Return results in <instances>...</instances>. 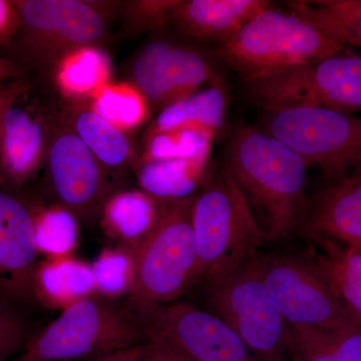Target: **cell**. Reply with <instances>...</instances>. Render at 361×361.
Here are the masks:
<instances>
[{
	"instance_id": "cell-1",
	"label": "cell",
	"mask_w": 361,
	"mask_h": 361,
	"mask_svg": "<svg viewBox=\"0 0 361 361\" xmlns=\"http://www.w3.org/2000/svg\"><path fill=\"white\" fill-rule=\"evenodd\" d=\"M228 165L247 200L265 215L266 241L285 238L305 205L308 165L269 133L244 129L235 135Z\"/></svg>"
},
{
	"instance_id": "cell-2",
	"label": "cell",
	"mask_w": 361,
	"mask_h": 361,
	"mask_svg": "<svg viewBox=\"0 0 361 361\" xmlns=\"http://www.w3.org/2000/svg\"><path fill=\"white\" fill-rule=\"evenodd\" d=\"M148 341L129 303L97 292L71 304L35 334L13 361H90Z\"/></svg>"
},
{
	"instance_id": "cell-3",
	"label": "cell",
	"mask_w": 361,
	"mask_h": 361,
	"mask_svg": "<svg viewBox=\"0 0 361 361\" xmlns=\"http://www.w3.org/2000/svg\"><path fill=\"white\" fill-rule=\"evenodd\" d=\"M348 49L338 37L315 21L270 4L221 44L219 52L251 84Z\"/></svg>"
},
{
	"instance_id": "cell-4",
	"label": "cell",
	"mask_w": 361,
	"mask_h": 361,
	"mask_svg": "<svg viewBox=\"0 0 361 361\" xmlns=\"http://www.w3.org/2000/svg\"><path fill=\"white\" fill-rule=\"evenodd\" d=\"M196 197L161 200L155 227L135 249V281L127 302L137 312L175 302L198 282Z\"/></svg>"
},
{
	"instance_id": "cell-5",
	"label": "cell",
	"mask_w": 361,
	"mask_h": 361,
	"mask_svg": "<svg viewBox=\"0 0 361 361\" xmlns=\"http://www.w3.org/2000/svg\"><path fill=\"white\" fill-rule=\"evenodd\" d=\"M194 235L198 283L229 274L257 255L266 242L249 201L226 167L197 194Z\"/></svg>"
},
{
	"instance_id": "cell-6",
	"label": "cell",
	"mask_w": 361,
	"mask_h": 361,
	"mask_svg": "<svg viewBox=\"0 0 361 361\" xmlns=\"http://www.w3.org/2000/svg\"><path fill=\"white\" fill-rule=\"evenodd\" d=\"M203 284L210 312L268 361H288L289 326L275 307L255 256L229 274Z\"/></svg>"
},
{
	"instance_id": "cell-7",
	"label": "cell",
	"mask_w": 361,
	"mask_h": 361,
	"mask_svg": "<svg viewBox=\"0 0 361 361\" xmlns=\"http://www.w3.org/2000/svg\"><path fill=\"white\" fill-rule=\"evenodd\" d=\"M252 99L269 111L322 108L361 113V56L341 54L249 84Z\"/></svg>"
},
{
	"instance_id": "cell-8",
	"label": "cell",
	"mask_w": 361,
	"mask_h": 361,
	"mask_svg": "<svg viewBox=\"0 0 361 361\" xmlns=\"http://www.w3.org/2000/svg\"><path fill=\"white\" fill-rule=\"evenodd\" d=\"M268 132L332 180L361 177V116L322 108L270 111Z\"/></svg>"
},
{
	"instance_id": "cell-9",
	"label": "cell",
	"mask_w": 361,
	"mask_h": 361,
	"mask_svg": "<svg viewBox=\"0 0 361 361\" xmlns=\"http://www.w3.org/2000/svg\"><path fill=\"white\" fill-rule=\"evenodd\" d=\"M18 37L23 54L39 66L58 65L66 54L97 47L108 32L103 11L78 0H20Z\"/></svg>"
},
{
	"instance_id": "cell-10",
	"label": "cell",
	"mask_w": 361,
	"mask_h": 361,
	"mask_svg": "<svg viewBox=\"0 0 361 361\" xmlns=\"http://www.w3.org/2000/svg\"><path fill=\"white\" fill-rule=\"evenodd\" d=\"M255 261L275 307L288 326L337 329L361 325L360 318L332 293L308 260L258 253Z\"/></svg>"
},
{
	"instance_id": "cell-11",
	"label": "cell",
	"mask_w": 361,
	"mask_h": 361,
	"mask_svg": "<svg viewBox=\"0 0 361 361\" xmlns=\"http://www.w3.org/2000/svg\"><path fill=\"white\" fill-rule=\"evenodd\" d=\"M147 338L167 343L195 361H268L218 316L173 302L140 311Z\"/></svg>"
},
{
	"instance_id": "cell-12",
	"label": "cell",
	"mask_w": 361,
	"mask_h": 361,
	"mask_svg": "<svg viewBox=\"0 0 361 361\" xmlns=\"http://www.w3.org/2000/svg\"><path fill=\"white\" fill-rule=\"evenodd\" d=\"M135 87L161 109L192 96L203 84H221L215 68L201 52L157 39L144 47L133 68Z\"/></svg>"
},
{
	"instance_id": "cell-13",
	"label": "cell",
	"mask_w": 361,
	"mask_h": 361,
	"mask_svg": "<svg viewBox=\"0 0 361 361\" xmlns=\"http://www.w3.org/2000/svg\"><path fill=\"white\" fill-rule=\"evenodd\" d=\"M45 159L59 207L77 219H92L103 212L110 199L103 165L73 130L52 134Z\"/></svg>"
},
{
	"instance_id": "cell-14",
	"label": "cell",
	"mask_w": 361,
	"mask_h": 361,
	"mask_svg": "<svg viewBox=\"0 0 361 361\" xmlns=\"http://www.w3.org/2000/svg\"><path fill=\"white\" fill-rule=\"evenodd\" d=\"M35 214L13 195L0 190V294L25 308L39 303V268Z\"/></svg>"
},
{
	"instance_id": "cell-15",
	"label": "cell",
	"mask_w": 361,
	"mask_h": 361,
	"mask_svg": "<svg viewBox=\"0 0 361 361\" xmlns=\"http://www.w3.org/2000/svg\"><path fill=\"white\" fill-rule=\"evenodd\" d=\"M47 118L28 90L6 111L0 130V165L13 183H23L42 167L51 140Z\"/></svg>"
},
{
	"instance_id": "cell-16",
	"label": "cell",
	"mask_w": 361,
	"mask_h": 361,
	"mask_svg": "<svg viewBox=\"0 0 361 361\" xmlns=\"http://www.w3.org/2000/svg\"><path fill=\"white\" fill-rule=\"evenodd\" d=\"M304 228L311 238L330 240L361 251V177L332 180L322 190Z\"/></svg>"
},
{
	"instance_id": "cell-17",
	"label": "cell",
	"mask_w": 361,
	"mask_h": 361,
	"mask_svg": "<svg viewBox=\"0 0 361 361\" xmlns=\"http://www.w3.org/2000/svg\"><path fill=\"white\" fill-rule=\"evenodd\" d=\"M270 4L264 0L176 1L169 20L192 39L222 44Z\"/></svg>"
},
{
	"instance_id": "cell-18",
	"label": "cell",
	"mask_w": 361,
	"mask_h": 361,
	"mask_svg": "<svg viewBox=\"0 0 361 361\" xmlns=\"http://www.w3.org/2000/svg\"><path fill=\"white\" fill-rule=\"evenodd\" d=\"M322 250L308 262L330 290L361 319V251L327 239L312 238Z\"/></svg>"
},
{
	"instance_id": "cell-19",
	"label": "cell",
	"mask_w": 361,
	"mask_h": 361,
	"mask_svg": "<svg viewBox=\"0 0 361 361\" xmlns=\"http://www.w3.org/2000/svg\"><path fill=\"white\" fill-rule=\"evenodd\" d=\"M228 94L223 85H210L161 111L149 135L180 128L200 127L217 135L224 127Z\"/></svg>"
},
{
	"instance_id": "cell-20",
	"label": "cell",
	"mask_w": 361,
	"mask_h": 361,
	"mask_svg": "<svg viewBox=\"0 0 361 361\" xmlns=\"http://www.w3.org/2000/svg\"><path fill=\"white\" fill-rule=\"evenodd\" d=\"M290 361H361V325L323 329L289 326Z\"/></svg>"
},
{
	"instance_id": "cell-21",
	"label": "cell",
	"mask_w": 361,
	"mask_h": 361,
	"mask_svg": "<svg viewBox=\"0 0 361 361\" xmlns=\"http://www.w3.org/2000/svg\"><path fill=\"white\" fill-rule=\"evenodd\" d=\"M161 200L141 192H123L111 197L103 209L106 229L133 246V251L155 227Z\"/></svg>"
},
{
	"instance_id": "cell-22",
	"label": "cell",
	"mask_w": 361,
	"mask_h": 361,
	"mask_svg": "<svg viewBox=\"0 0 361 361\" xmlns=\"http://www.w3.org/2000/svg\"><path fill=\"white\" fill-rule=\"evenodd\" d=\"M35 291L39 304L68 307L97 292L96 276L92 266L80 261L42 263L35 275Z\"/></svg>"
},
{
	"instance_id": "cell-23",
	"label": "cell",
	"mask_w": 361,
	"mask_h": 361,
	"mask_svg": "<svg viewBox=\"0 0 361 361\" xmlns=\"http://www.w3.org/2000/svg\"><path fill=\"white\" fill-rule=\"evenodd\" d=\"M56 82L66 96L92 97L110 84L111 61L99 47H85L66 54L54 68Z\"/></svg>"
},
{
	"instance_id": "cell-24",
	"label": "cell",
	"mask_w": 361,
	"mask_h": 361,
	"mask_svg": "<svg viewBox=\"0 0 361 361\" xmlns=\"http://www.w3.org/2000/svg\"><path fill=\"white\" fill-rule=\"evenodd\" d=\"M208 164L187 160L144 161L137 172L145 193L159 200L193 196L200 186Z\"/></svg>"
},
{
	"instance_id": "cell-25",
	"label": "cell",
	"mask_w": 361,
	"mask_h": 361,
	"mask_svg": "<svg viewBox=\"0 0 361 361\" xmlns=\"http://www.w3.org/2000/svg\"><path fill=\"white\" fill-rule=\"evenodd\" d=\"M73 127V132L102 165L120 167L130 160L132 145L128 135L92 108L75 111Z\"/></svg>"
},
{
	"instance_id": "cell-26",
	"label": "cell",
	"mask_w": 361,
	"mask_h": 361,
	"mask_svg": "<svg viewBox=\"0 0 361 361\" xmlns=\"http://www.w3.org/2000/svg\"><path fill=\"white\" fill-rule=\"evenodd\" d=\"M290 11L310 18L346 47L361 51V0L290 1Z\"/></svg>"
},
{
	"instance_id": "cell-27",
	"label": "cell",
	"mask_w": 361,
	"mask_h": 361,
	"mask_svg": "<svg viewBox=\"0 0 361 361\" xmlns=\"http://www.w3.org/2000/svg\"><path fill=\"white\" fill-rule=\"evenodd\" d=\"M216 134L200 127L180 128L149 135L144 161L187 160L209 164Z\"/></svg>"
},
{
	"instance_id": "cell-28",
	"label": "cell",
	"mask_w": 361,
	"mask_h": 361,
	"mask_svg": "<svg viewBox=\"0 0 361 361\" xmlns=\"http://www.w3.org/2000/svg\"><path fill=\"white\" fill-rule=\"evenodd\" d=\"M90 99V108L123 132L134 129L146 118V97L135 85L109 84Z\"/></svg>"
},
{
	"instance_id": "cell-29",
	"label": "cell",
	"mask_w": 361,
	"mask_h": 361,
	"mask_svg": "<svg viewBox=\"0 0 361 361\" xmlns=\"http://www.w3.org/2000/svg\"><path fill=\"white\" fill-rule=\"evenodd\" d=\"M35 241L39 252L65 254L77 245L78 219L61 207L35 215Z\"/></svg>"
},
{
	"instance_id": "cell-30",
	"label": "cell",
	"mask_w": 361,
	"mask_h": 361,
	"mask_svg": "<svg viewBox=\"0 0 361 361\" xmlns=\"http://www.w3.org/2000/svg\"><path fill=\"white\" fill-rule=\"evenodd\" d=\"M92 267L99 293L116 299L129 295L135 281L134 251H104Z\"/></svg>"
},
{
	"instance_id": "cell-31",
	"label": "cell",
	"mask_w": 361,
	"mask_h": 361,
	"mask_svg": "<svg viewBox=\"0 0 361 361\" xmlns=\"http://www.w3.org/2000/svg\"><path fill=\"white\" fill-rule=\"evenodd\" d=\"M25 310L0 294V361L20 355L35 334Z\"/></svg>"
},
{
	"instance_id": "cell-32",
	"label": "cell",
	"mask_w": 361,
	"mask_h": 361,
	"mask_svg": "<svg viewBox=\"0 0 361 361\" xmlns=\"http://www.w3.org/2000/svg\"><path fill=\"white\" fill-rule=\"evenodd\" d=\"M139 361H195L164 342L148 339L142 344Z\"/></svg>"
},
{
	"instance_id": "cell-33",
	"label": "cell",
	"mask_w": 361,
	"mask_h": 361,
	"mask_svg": "<svg viewBox=\"0 0 361 361\" xmlns=\"http://www.w3.org/2000/svg\"><path fill=\"white\" fill-rule=\"evenodd\" d=\"M20 26V14L14 1L0 0V47L13 39Z\"/></svg>"
},
{
	"instance_id": "cell-34",
	"label": "cell",
	"mask_w": 361,
	"mask_h": 361,
	"mask_svg": "<svg viewBox=\"0 0 361 361\" xmlns=\"http://www.w3.org/2000/svg\"><path fill=\"white\" fill-rule=\"evenodd\" d=\"M28 85L25 78H16L11 82L0 85V130H1L2 118L7 109L21 96L27 92Z\"/></svg>"
},
{
	"instance_id": "cell-35",
	"label": "cell",
	"mask_w": 361,
	"mask_h": 361,
	"mask_svg": "<svg viewBox=\"0 0 361 361\" xmlns=\"http://www.w3.org/2000/svg\"><path fill=\"white\" fill-rule=\"evenodd\" d=\"M23 68L13 59L0 58V85L20 78Z\"/></svg>"
},
{
	"instance_id": "cell-36",
	"label": "cell",
	"mask_w": 361,
	"mask_h": 361,
	"mask_svg": "<svg viewBox=\"0 0 361 361\" xmlns=\"http://www.w3.org/2000/svg\"><path fill=\"white\" fill-rule=\"evenodd\" d=\"M141 348L142 344H140V345L134 346V348L125 349V350L118 351V353H113V355L90 361H139Z\"/></svg>"
},
{
	"instance_id": "cell-37",
	"label": "cell",
	"mask_w": 361,
	"mask_h": 361,
	"mask_svg": "<svg viewBox=\"0 0 361 361\" xmlns=\"http://www.w3.org/2000/svg\"><path fill=\"white\" fill-rule=\"evenodd\" d=\"M9 361H13V360H9Z\"/></svg>"
}]
</instances>
